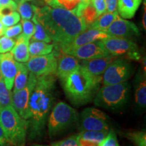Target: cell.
<instances>
[{"label":"cell","mask_w":146,"mask_h":146,"mask_svg":"<svg viewBox=\"0 0 146 146\" xmlns=\"http://www.w3.org/2000/svg\"><path fill=\"white\" fill-rule=\"evenodd\" d=\"M126 137L136 146H146V133L145 131L128 132Z\"/></svg>","instance_id":"obj_27"},{"label":"cell","mask_w":146,"mask_h":146,"mask_svg":"<svg viewBox=\"0 0 146 146\" xmlns=\"http://www.w3.org/2000/svg\"><path fill=\"white\" fill-rule=\"evenodd\" d=\"M118 0H105L107 12H114L117 9Z\"/></svg>","instance_id":"obj_39"},{"label":"cell","mask_w":146,"mask_h":146,"mask_svg":"<svg viewBox=\"0 0 146 146\" xmlns=\"http://www.w3.org/2000/svg\"><path fill=\"white\" fill-rule=\"evenodd\" d=\"M133 68L127 60L117 58L108 67L102 76L103 85H114L127 81L131 77Z\"/></svg>","instance_id":"obj_7"},{"label":"cell","mask_w":146,"mask_h":146,"mask_svg":"<svg viewBox=\"0 0 146 146\" xmlns=\"http://www.w3.org/2000/svg\"><path fill=\"white\" fill-rule=\"evenodd\" d=\"M145 18H146V9H145V3H144V14L143 16V21H142V24H143V27L145 30L146 29Z\"/></svg>","instance_id":"obj_43"},{"label":"cell","mask_w":146,"mask_h":146,"mask_svg":"<svg viewBox=\"0 0 146 146\" xmlns=\"http://www.w3.org/2000/svg\"><path fill=\"white\" fill-rule=\"evenodd\" d=\"M79 120L77 111L64 102L55 105L48 118L49 135L52 137Z\"/></svg>","instance_id":"obj_6"},{"label":"cell","mask_w":146,"mask_h":146,"mask_svg":"<svg viewBox=\"0 0 146 146\" xmlns=\"http://www.w3.org/2000/svg\"></svg>","instance_id":"obj_50"},{"label":"cell","mask_w":146,"mask_h":146,"mask_svg":"<svg viewBox=\"0 0 146 146\" xmlns=\"http://www.w3.org/2000/svg\"><path fill=\"white\" fill-rule=\"evenodd\" d=\"M75 1H78V2H81V1H85V0H75Z\"/></svg>","instance_id":"obj_47"},{"label":"cell","mask_w":146,"mask_h":146,"mask_svg":"<svg viewBox=\"0 0 146 146\" xmlns=\"http://www.w3.org/2000/svg\"><path fill=\"white\" fill-rule=\"evenodd\" d=\"M105 32L110 36L127 39L140 35L139 30L134 23L121 18L119 15L116 16Z\"/></svg>","instance_id":"obj_13"},{"label":"cell","mask_w":146,"mask_h":146,"mask_svg":"<svg viewBox=\"0 0 146 146\" xmlns=\"http://www.w3.org/2000/svg\"><path fill=\"white\" fill-rule=\"evenodd\" d=\"M32 20L35 25V32L33 35L31 37V40L41 41L45 42V43H50L52 40L51 39L50 36L47 35V32L45 31V30L41 25V24L37 21L35 14L33 16Z\"/></svg>","instance_id":"obj_24"},{"label":"cell","mask_w":146,"mask_h":146,"mask_svg":"<svg viewBox=\"0 0 146 146\" xmlns=\"http://www.w3.org/2000/svg\"><path fill=\"white\" fill-rule=\"evenodd\" d=\"M142 0H118V15L124 19H131L134 17Z\"/></svg>","instance_id":"obj_20"},{"label":"cell","mask_w":146,"mask_h":146,"mask_svg":"<svg viewBox=\"0 0 146 146\" xmlns=\"http://www.w3.org/2000/svg\"><path fill=\"white\" fill-rule=\"evenodd\" d=\"M32 6L37 21L59 48L70 43L87 29L83 18L70 10L53 8L47 5L41 8Z\"/></svg>","instance_id":"obj_1"},{"label":"cell","mask_w":146,"mask_h":146,"mask_svg":"<svg viewBox=\"0 0 146 146\" xmlns=\"http://www.w3.org/2000/svg\"><path fill=\"white\" fill-rule=\"evenodd\" d=\"M5 29V27H4V26L2 25V23H1V22L0 21V37L2 36V35H4Z\"/></svg>","instance_id":"obj_44"},{"label":"cell","mask_w":146,"mask_h":146,"mask_svg":"<svg viewBox=\"0 0 146 146\" xmlns=\"http://www.w3.org/2000/svg\"><path fill=\"white\" fill-rule=\"evenodd\" d=\"M23 28L21 24H16L12 27H9L5 28L4 31V35L9 38H13L18 36L21 34Z\"/></svg>","instance_id":"obj_35"},{"label":"cell","mask_w":146,"mask_h":146,"mask_svg":"<svg viewBox=\"0 0 146 146\" xmlns=\"http://www.w3.org/2000/svg\"><path fill=\"white\" fill-rule=\"evenodd\" d=\"M109 131H81L78 134L80 138L101 143Z\"/></svg>","instance_id":"obj_25"},{"label":"cell","mask_w":146,"mask_h":146,"mask_svg":"<svg viewBox=\"0 0 146 146\" xmlns=\"http://www.w3.org/2000/svg\"><path fill=\"white\" fill-rule=\"evenodd\" d=\"M17 63L11 52L0 54V72L5 85L9 90H12L17 72Z\"/></svg>","instance_id":"obj_15"},{"label":"cell","mask_w":146,"mask_h":146,"mask_svg":"<svg viewBox=\"0 0 146 146\" xmlns=\"http://www.w3.org/2000/svg\"><path fill=\"white\" fill-rule=\"evenodd\" d=\"M0 126L4 132L7 143L14 146H25L27 122L12 106L0 108Z\"/></svg>","instance_id":"obj_4"},{"label":"cell","mask_w":146,"mask_h":146,"mask_svg":"<svg viewBox=\"0 0 146 146\" xmlns=\"http://www.w3.org/2000/svg\"><path fill=\"white\" fill-rule=\"evenodd\" d=\"M16 41L12 38H9L8 36H1L0 37V54H5V53L10 52L12 50Z\"/></svg>","instance_id":"obj_32"},{"label":"cell","mask_w":146,"mask_h":146,"mask_svg":"<svg viewBox=\"0 0 146 146\" xmlns=\"http://www.w3.org/2000/svg\"><path fill=\"white\" fill-rule=\"evenodd\" d=\"M108 36L109 35L106 32L90 27V28L87 29L86 30L84 31L80 35H78L70 43L60 49L63 53L66 54L69 51L74 50L76 47L82 46V45L87 44V43H92L94 41H98V40L106 39Z\"/></svg>","instance_id":"obj_14"},{"label":"cell","mask_w":146,"mask_h":146,"mask_svg":"<svg viewBox=\"0 0 146 146\" xmlns=\"http://www.w3.org/2000/svg\"><path fill=\"white\" fill-rule=\"evenodd\" d=\"M56 75L37 76L29 98L27 122L29 137H41L51 109L56 100Z\"/></svg>","instance_id":"obj_2"},{"label":"cell","mask_w":146,"mask_h":146,"mask_svg":"<svg viewBox=\"0 0 146 146\" xmlns=\"http://www.w3.org/2000/svg\"><path fill=\"white\" fill-rule=\"evenodd\" d=\"M29 71L36 76L55 74L57 68V56L54 53L31 57L27 62Z\"/></svg>","instance_id":"obj_9"},{"label":"cell","mask_w":146,"mask_h":146,"mask_svg":"<svg viewBox=\"0 0 146 146\" xmlns=\"http://www.w3.org/2000/svg\"><path fill=\"white\" fill-rule=\"evenodd\" d=\"M81 131H109L106 114L95 108H87L80 116Z\"/></svg>","instance_id":"obj_8"},{"label":"cell","mask_w":146,"mask_h":146,"mask_svg":"<svg viewBox=\"0 0 146 146\" xmlns=\"http://www.w3.org/2000/svg\"><path fill=\"white\" fill-rule=\"evenodd\" d=\"M78 134L74 135L65 139L54 142L50 146H78Z\"/></svg>","instance_id":"obj_33"},{"label":"cell","mask_w":146,"mask_h":146,"mask_svg":"<svg viewBox=\"0 0 146 146\" xmlns=\"http://www.w3.org/2000/svg\"><path fill=\"white\" fill-rule=\"evenodd\" d=\"M91 1L96 9L98 17L106 12L105 0H91Z\"/></svg>","instance_id":"obj_37"},{"label":"cell","mask_w":146,"mask_h":146,"mask_svg":"<svg viewBox=\"0 0 146 146\" xmlns=\"http://www.w3.org/2000/svg\"><path fill=\"white\" fill-rule=\"evenodd\" d=\"M1 72H0V77H1Z\"/></svg>","instance_id":"obj_49"},{"label":"cell","mask_w":146,"mask_h":146,"mask_svg":"<svg viewBox=\"0 0 146 146\" xmlns=\"http://www.w3.org/2000/svg\"><path fill=\"white\" fill-rule=\"evenodd\" d=\"M29 78V70L25 64L17 63V72L14 81L13 92L21 90L27 85Z\"/></svg>","instance_id":"obj_23"},{"label":"cell","mask_w":146,"mask_h":146,"mask_svg":"<svg viewBox=\"0 0 146 146\" xmlns=\"http://www.w3.org/2000/svg\"><path fill=\"white\" fill-rule=\"evenodd\" d=\"M80 64L78 59L70 55L64 54L58 56L57 57V68L56 76L62 81L70 75L71 73L79 68Z\"/></svg>","instance_id":"obj_17"},{"label":"cell","mask_w":146,"mask_h":146,"mask_svg":"<svg viewBox=\"0 0 146 146\" xmlns=\"http://www.w3.org/2000/svg\"><path fill=\"white\" fill-rule=\"evenodd\" d=\"M100 143L97 142L89 141L85 139H78V146H100Z\"/></svg>","instance_id":"obj_40"},{"label":"cell","mask_w":146,"mask_h":146,"mask_svg":"<svg viewBox=\"0 0 146 146\" xmlns=\"http://www.w3.org/2000/svg\"><path fill=\"white\" fill-rule=\"evenodd\" d=\"M30 39L24 35L20 34L18 36L15 45L10 51L13 56L14 59L16 62L21 63H26L30 58L29 52V45Z\"/></svg>","instance_id":"obj_19"},{"label":"cell","mask_w":146,"mask_h":146,"mask_svg":"<svg viewBox=\"0 0 146 146\" xmlns=\"http://www.w3.org/2000/svg\"><path fill=\"white\" fill-rule=\"evenodd\" d=\"M17 9L20 16L23 20H30L33 16V10L32 5H30L27 1L18 0Z\"/></svg>","instance_id":"obj_28"},{"label":"cell","mask_w":146,"mask_h":146,"mask_svg":"<svg viewBox=\"0 0 146 146\" xmlns=\"http://www.w3.org/2000/svg\"><path fill=\"white\" fill-rule=\"evenodd\" d=\"M106 50L112 56L132 54L137 52V46L134 42L127 38L116 37L109 36L106 39L102 40Z\"/></svg>","instance_id":"obj_12"},{"label":"cell","mask_w":146,"mask_h":146,"mask_svg":"<svg viewBox=\"0 0 146 146\" xmlns=\"http://www.w3.org/2000/svg\"><path fill=\"white\" fill-rule=\"evenodd\" d=\"M81 17L83 18L87 25H91L97 19L98 15H97L96 10L94 5H93L92 3H91V1L83 10L81 14Z\"/></svg>","instance_id":"obj_30"},{"label":"cell","mask_w":146,"mask_h":146,"mask_svg":"<svg viewBox=\"0 0 146 146\" xmlns=\"http://www.w3.org/2000/svg\"><path fill=\"white\" fill-rule=\"evenodd\" d=\"M57 1L63 8L67 9V10L74 8L76 5L79 3L75 0H57Z\"/></svg>","instance_id":"obj_38"},{"label":"cell","mask_w":146,"mask_h":146,"mask_svg":"<svg viewBox=\"0 0 146 146\" xmlns=\"http://www.w3.org/2000/svg\"><path fill=\"white\" fill-rule=\"evenodd\" d=\"M135 100L139 108L144 110L146 106L145 71L139 70L134 80Z\"/></svg>","instance_id":"obj_18"},{"label":"cell","mask_w":146,"mask_h":146,"mask_svg":"<svg viewBox=\"0 0 146 146\" xmlns=\"http://www.w3.org/2000/svg\"><path fill=\"white\" fill-rule=\"evenodd\" d=\"M22 28L23 29V34L29 39H31L35 32V25L33 22L29 20L22 19Z\"/></svg>","instance_id":"obj_34"},{"label":"cell","mask_w":146,"mask_h":146,"mask_svg":"<svg viewBox=\"0 0 146 146\" xmlns=\"http://www.w3.org/2000/svg\"><path fill=\"white\" fill-rule=\"evenodd\" d=\"M20 20H21V16L16 11L0 15V21L5 28L16 25L20 21Z\"/></svg>","instance_id":"obj_29"},{"label":"cell","mask_w":146,"mask_h":146,"mask_svg":"<svg viewBox=\"0 0 146 146\" xmlns=\"http://www.w3.org/2000/svg\"><path fill=\"white\" fill-rule=\"evenodd\" d=\"M0 146H14V145H10V144H9V143H5V144H3V145H1Z\"/></svg>","instance_id":"obj_46"},{"label":"cell","mask_w":146,"mask_h":146,"mask_svg":"<svg viewBox=\"0 0 146 146\" xmlns=\"http://www.w3.org/2000/svg\"><path fill=\"white\" fill-rule=\"evenodd\" d=\"M45 3H47L49 6L53 8H62L61 6V5L58 3L57 0H44Z\"/></svg>","instance_id":"obj_41"},{"label":"cell","mask_w":146,"mask_h":146,"mask_svg":"<svg viewBox=\"0 0 146 146\" xmlns=\"http://www.w3.org/2000/svg\"><path fill=\"white\" fill-rule=\"evenodd\" d=\"M8 143H7L6 138H5L4 132H3L2 128L0 126V145H3V144Z\"/></svg>","instance_id":"obj_42"},{"label":"cell","mask_w":146,"mask_h":146,"mask_svg":"<svg viewBox=\"0 0 146 146\" xmlns=\"http://www.w3.org/2000/svg\"><path fill=\"white\" fill-rule=\"evenodd\" d=\"M131 85L125 81L114 85H104L100 88L94 98V104L104 108H122L129 99Z\"/></svg>","instance_id":"obj_5"},{"label":"cell","mask_w":146,"mask_h":146,"mask_svg":"<svg viewBox=\"0 0 146 146\" xmlns=\"http://www.w3.org/2000/svg\"><path fill=\"white\" fill-rule=\"evenodd\" d=\"M36 80L37 76L30 72L25 87L12 94V106L25 120L27 119L29 98L35 87Z\"/></svg>","instance_id":"obj_10"},{"label":"cell","mask_w":146,"mask_h":146,"mask_svg":"<svg viewBox=\"0 0 146 146\" xmlns=\"http://www.w3.org/2000/svg\"><path fill=\"white\" fill-rule=\"evenodd\" d=\"M100 146H119L116 135L114 131H112L108 133Z\"/></svg>","instance_id":"obj_36"},{"label":"cell","mask_w":146,"mask_h":146,"mask_svg":"<svg viewBox=\"0 0 146 146\" xmlns=\"http://www.w3.org/2000/svg\"><path fill=\"white\" fill-rule=\"evenodd\" d=\"M118 15V11L114 12H105L98 16L96 21L90 25V27L105 32Z\"/></svg>","instance_id":"obj_22"},{"label":"cell","mask_w":146,"mask_h":146,"mask_svg":"<svg viewBox=\"0 0 146 146\" xmlns=\"http://www.w3.org/2000/svg\"><path fill=\"white\" fill-rule=\"evenodd\" d=\"M118 58L117 56H109L91 60H82L81 65L89 73L95 76H102L111 63Z\"/></svg>","instance_id":"obj_16"},{"label":"cell","mask_w":146,"mask_h":146,"mask_svg":"<svg viewBox=\"0 0 146 146\" xmlns=\"http://www.w3.org/2000/svg\"><path fill=\"white\" fill-rule=\"evenodd\" d=\"M12 106V94L5 86L2 76L0 77V108Z\"/></svg>","instance_id":"obj_26"},{"label":"cell","mask_w":146,"mask_h":146,"mask_svg":"<svg viewBox=\"0 0 146 146\" xmlns=\"http://www.w3.org/2000/svg\"><path fill=\"white\" fill-rule=\"evenodd\" d=\"M66 54L74 56L76 59L81 60L105 57L110 55L106 50L102 40H98L76 47L74 50L69 51L66 53Z\"/></svg>","instance_id":"obj_11"},{"label":"cell","mask_w":146,"mask_h":146,"mask_svg":"<svg viewBox=\"0 0 146 146\" xmlns=\"http://www.w3.org/2000/svg\"><path fill=\"white\" fill-rule=\"evenodd\" d=\"M54 50V45L41 41L31 40L29 45V52L31 57L44 56L52 53Z\"/></svg>","instance_id":"obj_21"},{"label":"cell","mask_w":146,"mask_h":146,"mask_svg":"<svg viewBox=\"0 0 146 146\" xmlns=\"http://www.w3.org/2000/svg\"><path fill=\"white\" fill-rule=\"evenodd\" d=\"M66 96L76 106L85 105L92 101L100 89L102 76H95L81 65L61 81Z\"/></svg>","instance_id":"obj_3"},{"label":"cell","mask_w":146,"mask_h":146,"mask_svg":"<svg viewBox=\"0 0 146 146\" xmlns=\"http://www.w3.org/2000/svg\"><path fill=\"white\" fill-rule=\"evenodd\" d=\"M23 1H31V0H23Z\"/></svg>","instance_id":"obj_48"},{"label":"cell","mask_w":146,"mask_h":146,"mask_svg":"<svg viewBox=\"0 0 146 146\" xmlns=\"http://www.w3.org/2000/svg\"><path fill=\"white\" fill-rule=\"evenodd\" d=\"M17 10V3L14 0H0V15Z\"/></svg>","instance_id":"obj_31"},{"label":"cell","mask_w":146,"mask_h":146,"mask_svg":"<svg viewBox=\"0 0 146 146\" xmlns=\"http://www.w3.org/2000/svg\"><path fill=\"white\" fill-rule=\"evenodd\" d=\"M32 146H49V145H40V144H34Z\"/></svg>","instance_id":"obj_45"}]
</instances>
